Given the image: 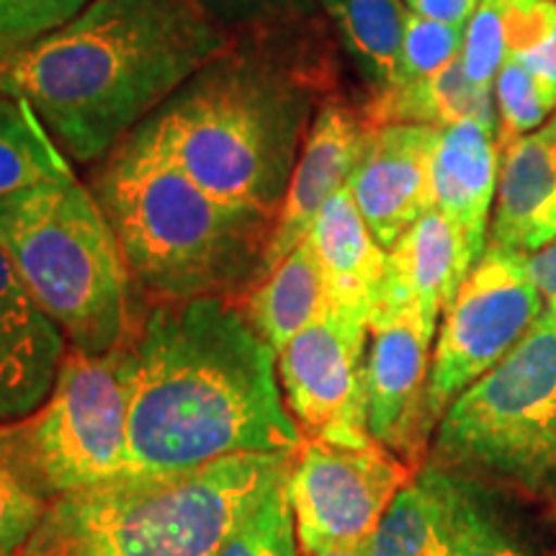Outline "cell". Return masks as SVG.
<instances>
[{
  "label": "cell",
  "mask_w": 556,
  "mask_h": 556,
  "mask_svg": "<svg viewBox=\"0 0 556 556\" xmlns=\"http://www.w3.org/2000/svg\"><path fill=\"white\" fill-rule=\"evenodd\" d=\"M96 0H26L45 34L60 29L70 18H75L83 9H88Z\"/></svg>",
  "instance_id": "cell-36"
},
{
  "label": "cell",
  "mask_w": 556,
  "mask_h": 556,
  "mask_svg": "<svg viewBox=\"0 0 556 556\" xmlns=\"http://www.w3.org/2000/svg\"><path fill=\"white\" fill-rule=\"evenodd\" d=\"M45 500L21 482L0 456V556H16L47 513Z\"/></svg>",
  "instance_id": "cell-30"
},
{
  "label": "cell",
  "mask_w": 556,
  "mask_h": 556,
  "mask_svg": "<svg viewBox=\"0 0 556 556\" xmlns=\"http://www.w3.org/2000/svg\"><path fill=\"white\" fill-rule=\"evenodd\" d=\"M65 332L31 302H0V426L31 415L52 392Z\"/></svg>",
  "instance_id": "cell-19"
},
{
  "label": "cell",
  "mask_w": 556,
  "mask_h": 556,
  "mask_svg": "<svg viewBox=\"0 0 556 556\" xmlns=\"http://www.w3.org/2000/svg\"><path fill=\"white\" fill-rule=\"evenodd\" d=\"M90 191L137 291L155 304L201 296L240 302L261 281L276 214L206 191L142 129L101 160Z\"/></svg>",
  "instance_id": "cell-3"
},
{
  "label": "cell",
  "mask_w": 556,
  "mask_h": 556,
  "mask_svg": "<svg viewBox=\"0 0 556 556\" xmlns=\"http://www.w3.org/2000/svg\"><path fill=\"white\" fill-rule=\"evenodd\" d=\"M477 261L462 227L433 206L387 250L384 287L374 315L409 307L438 330V319Z\"/></svg>",
  "instance_id": "cell-15"
},
{
  "label": "cell",
  "mask_w": 556,
  "mask_h": 556,
  "mask_svg": "<svg viewBox=\"0 0 556 556\" xmlns=\"http://www.w3.org/2000/svg\"><path fill=\"white\" fill-rule=\"evenodd\" d=\"M544 312L528 255L486 240V248L458 287L438 325L428 379V426L438 420L464 389L484 377L516 348Z\"/></svg>",
  "instance_id": "cell-9"
},
{
  "label": "cell",
  "mask_w": 556,
  "mask_h": 556,
  "mask_svg": "<svg viewBox=\"0 0 556 556\" xmlns=\"http://www.w3.org/2000/svg\"><path fill=\"white\" fill-rule=\"evenodd\" d=\"M294 454L232 456L184 475H124L67 492L16 556H214Z\"/></svg>",
  "instance_id": "cell-5"
},
{
  "label": "cell",
  "mask_w": 556,
  "mask_h": 556,
  "mask_svg": "<svg viewBox=\"0 0 556 556\" xmlns=\"http://www.w3.org/2000/svg\"><path fill=\"white\" fill-rule=\"evenodd\" d=\"M415 475L374 438H302L287 482L299 554L364 546Z\"/></svg>",
  "instance_id": "cell-10"
},
{
  "label": "cell",
  "mask_w": 556,
  "mask_h": 556,
  "mask_svg": "<svg viewBox=\"0 0 556 556\" xmlns=\"http://www.w3.org/2000/svg\"><path fill=\"white\" fill-rule=\"evenodd\" d=\"M556 240V139L544 129L507 144L492 212L490 242L536 253Z\"/></svg>",
  "instance_id": "cell-16"
},
{
  "label": "cell",
  "mask_w": 556,
  "mask_h": 556,
  "mask_svg": "<svg viewBox=\"0 0 556 556\" xmlns=\"http://www.w3.org/2000/svg\"><path fill=\"white\" fill-rule=\"evenodd\" d=\"M67 155L24 99L0 93V199L70 180Z\"/></svg>",
  "instance_id": "cell-23"
},
{
  "label": "cell",
  "mask_w": 556,
  "mask_h": 556,
  "mask_svg": "<svg viewBox=\"0 0 556 556\" xmlns=\"http://www.w3.org/2000/svg\"><path fill=\"white\" fill-rule=\"evenodd\" d=\"M500 157L497 131L464 122L441 129L430 165L435 208L462 227L477 258H482L486 248Z\"/></svg>",
  "instance_id": "cell-18"
},
{
  "label": "cell",
  "mask_w": 556,
  "mask_h": 556,
  "mask_svg": "<svg viewBox=\"0 0 556 556\" xmlns=\"http://www.w3.org/2000/svg\"><path fill=\"white\" fill-rule=\"evenodd\" d=\"M0 248L70 348L101 356L135 343L139 291L88 186L70 178L0 199Z\"/></svg>",
  "instance_id": "cell-6"
},
{
  "label": "cell",
  "mask_w": 556,
  "mask_h": 556,
  "mask_svg": "<svg viewBox=\"0 0 556 556\" xmlns=\"http://www.w3.org/2000/svg\"><path fill=\"white\" fill-rule=\"evenodd\" d=\"M368 323L330 309L278 353L283 402L302 438L366 441Z\"/></svg>",
  "instance_id": "cell-11"
},
{
  "label": "cell",
  "mask_w": 556,
  "mask_h": 556,
  "mask_svg": "<svg viewBox=\"0 0 556 556\" xmlns=\"http://www.w3.org/2000/svg\"><path fill=\"white\" fill-rule=\"evenodd\" d=\"M441 129L428 124H384L374 127L348 191L361 217L384 250L397 245L402 235L435 206L433 152Z\"/></svg>",
  "instance_id": "cell-13"
},
{
  "label": "cell",
  "mask_w": 556,
  "mask_h": 556,
  "mask_svg": "<svg viewBox=\"0 0 556 556\" xmlns=\"http://www.w3.org/2000/svg\"><path fill=\"white\" fill-rule=\"evenodd\" d=\"M240 307L276 356L315 319L328 315V283L309 240L291 250L270 274L263 276L240 299Z\"/></svg>",
  "instance_id": "cell-21"
},
{
  "label": "cell",
  "mask_w": 556,
  "mask_h": 556,
  "mask_svg": "<svg viewBox=\"0 0 556 556\" xmlns=\"http://www.w3.org/2000/svg\"><path fill=\"white\" fill-rule=\"evenodd\" d=\"M278 356L240 302L152 304L135 338L127 475H184L232 456L296 454Z\"/></svg>",
  "instance_id": "cell-1"
},
{
  "label": "cell",
  "mask_w": 556,
  "mask_h": 556,
  "mask_svg": "<svg viewBox=\"0 0 556 556\" xmlns=\"http://www.w3.org/2000/svg\"><path fill=\"white\" fill-rule=\"evenodd\" d=\"M364 548L366 556H446V507L428 462L397 492Z\"/></svg>",
  "instance_id": "cell-24"
},
{
  "label": "cell",
  "mask_w": 556,
  "mask_h": 556,
  "mask_svg": "<svg viewBox=\"0 0 556 556\" xmlns=\"http://www.w3.org/2000/svg\"><path fill=\"white\" fill-rule=\"evenodd\" d=\"M312 556H366V548L364 546H356V548H332V552H319V554H312Z\"/></svg>",
  "instance_id": "cell-38"
},
{
  "label": "cell",
  "mask_w": 556,
  "mask_h": 556,
  "mask_svg": "<svg viewBox=\"0 0 556 556\" xmlns=\"http://www.w3.org/2000/svg\"><path fill=\"white\" fill-rule=\"evenodd\" d=\"M348 52L377 93L394 83L407 16L405 0H323Z\"/></svg>",
  "instance_id": "cell-25"
},
{
  "label": "cell",
  "mask_w": 556,
  "mask_h": 556,
  "mask_svg": "<svg viewBox=\"0 0 556 556\" xmlns=\"http://www.w3.org/2000/svg\"><path fill=\"white\" fill-rule=\"evenodd\" d=\"M287 482L289 471L263 492L214 556H299Z\"/></svg>",
  "instance_id": "cell-26"
},
{
  "label": "cell",
  "mask_w": 556,
  "mask_h": 556,
  "mask_svg": "<svg viewBox=\"0 0 556 556\" xmlns=\"http://www.w3.org/2000/svg\"><path fill=\"white\" fill-rule=\"evenodd\" d=\"M131 379L135 343L101 356L70 348L47 400L31 415L0 426V456L47 505L124 475Z\"/></svg>",
  "instance_id": "cell-8"
},
{
  "label": "cell",
  "mask_w": 556,
  "mask_h": 556,
  "mask_svg": "<svg viewBox=\"0 0 556 556\" xmlns=\"http://www.w3.org/2000/svg\"><path fill=\"white\" fill-rule=\"evenodd\" d=\"M531 67V73L536 75L541 90H544V99L552 109H556V29L552 31L544 45L536 47L533 52H528L520 58Z\"/></svg>",
  "instance_id": "cell-35"
},
{
  "label": "cell",
  "mask_w": 556,
  "mask_h": 556,
  "mask_svg": "<svg viewBox=\"0 0 556 556\" xmlns=\"http://www.w3.org/2000/svg\"><path fill=\"white\" fill-rule=\"evenodd\" d=\"M307 240L323 266L330 309L371 323L384 287L387 250L361 217L348 186L323 206Z\"/></svg>",
  "instance_id": "cell-17"
},
{
  "label": "cell",
  "mask_w": 556,
  "mask_h": 556,
  "mask_svg": "<svg viewBox=\"0 0 556 556\" xmlns=\"http://www.w3.org/2000/svg\"><path fill=\"white\" fill-rule=\"evenodd\" d=\"M45 37L26 0H0V75L26 47Z\"/></svg>",
  "instance_id": "cell-32"
},
{
  "label": "cell",
  "mask_w": 556,
  "mask_h": 556,
  "mask_svg": "<svg viewBox=\"0 0 556 556\" xmlns=\"http://www.w3.org/2000/svg\"><path fill=\"white\" fill-rule=\"evenodd\" d=\"M364 116L371 129L384 127V124H428V127L443 129L475 122L497 131V106L492 88L469 80L462 58L433 78L381 90L368 103Z\"/></svg>",
  "instance_id": "cell-22"
},
{
  "label": "cell",
  "mask_w": 556,
  "mask_h": 556,
  "mask_svg": "<svg viewBox=\"0 0 556 556\" xmlns=\"http://www.w3.org/2000/svg\"><path fill=\"white\" fill-rule=\"evenodd\" d=\"M368 135L371 124L366 116L343 103H325L317 111L291 173L287 197L278 208L274 238L263 261V276L309 238L317 214L356 170Z\"/></svg>",
  "instance_id": "cell-14"
},
{
  "label": "cell",
  "mask_w": 556,
  "mask_h": 556,
  "mask_svg": "<svg viewBox=\"0 0 556 556\" xmlns=\"http://www.w3.org/2000/svg\"><path fill=\"white\" fill-rule=\"evenodd\" d=\"M541 129H544L548 137H554V139H556V109H554L552 119H548V122H546V124H544V127H541Z\"/></svg>",
  "instance_id": "cell-39"
},
{
  "label": "cell",
  "mask_w": 556,
  "mask_h": 556,
  "mask_svg": "<svg viewBox=\"0 0 556 556\" xmlns=\"http://www.w3.org/2000/svg\"><path fill=\"white\" fill-rule=\"evenodd\" d=\"M428 464L446 507V556H544L490 484Z\"/></svg>",
  "instance_id": "cell-20"
},
{
  "label": "cell",
  "mask_w": 556,
  "mask_h": 556,
  "mask_svg": "<svg viewBox=\"0 0 556 556\" xmlns=\"http://www.w3.org/2000/svg\"><path fill=\"white\" fill-rule=\"evenodd\" d=\"M405 5L417 16H426L443 24L467 26L479 0H405Z\"/></svg>",
  "instance_id": "cell-34"
},
{
  "label": "cell",
  "mask_w": 556,
  "mask_h": 556,
  "mask_svg": "<svg viewBox=\"0 0 556 556\" xmlns=\"http://www.w3.org/2000/svg\"><path fill=\"white\" fill-rule=\"evenodd\" d=\"M492 86L497 106V144L503 152L516 139L536 131L554 109L546 103L536 75L520 58H507Z\"/></svg>",
  "instance_id": "cell-27"
},
{
  "label": "cell",
  "mask_w": 556,
  "mask_h": 556,
  "mask_svg": "<svg viewBox=\"0 0 556 556\" xmlns=\"http://www.w3.org/2000/svg\"><path fill=\"white\" fill-rule=\"evenodd\" d=\"M464 34H467V26L443 24V21L417 16L409 11L397 75L389 88L413 86L446 70L451 62L462 58Z\"/></svg>",
  "instance_id": "cell-28"
},
{
  "label": "cell",
  "mask_w": 556,
  "mask_h": 556,
  "mask_svg": "<svg viewBox=\"0 0 556 556\" xmlns=\"http://www.w3.org/2000/svg\"><path fill=\"white\" fill-rule=\"evenodd\" d=\"M528 274L544 299V309L556 317V240L528 255Z\"/></svg>",
  "instance_id": "cell-33"
},
{
  "label": "cell",
  "mask_w": 556,
  "mask_h": 556,
  "mask_svg": "<svg viewBox=\"0 0 556 556\" xmlns=\"http://www.w3.org/2000/svg\"><path fill=\"white\" fill-rule=\"evenodd\" d=\"M232 45L197 0H96L26 47L0 75L60 150L101 163Z\"/></svg>",
  "instance_id": "cell-2"
},
{
  "label": "cell",
  "mask_w": 556,
  "mask_h": 556,
  "mask_svg": "<svg viewBox=\"0 0 556 556\" xmlns=\"http://www.w3.org/2000/svg\"><path fill=\"white\" fill-rule=\"evenodd\" d=\"M197 3L232 34L235 29H261L270 21L307 11L312 0H197Z\"/></svg>",
  "instance_id": "cell-31"
},
{
  "label": "cell",
  "mask_w": 556,
  "mask_h": 556,
  "mask_svg": "<svg viewBox=\"0 0 556 556\" xmlns=\"http://www.w3.org/2000/svg\"><path fill=\"white\" fill-rule=\"evenodd\" d=\"M435 330L417 309L377 312L366 345V428L374 441L397 454L409 469L426 467L428 379Z\"/></svg>",
  "instance_id": "cell-12"
},
{
  "label": "cell",
  "mask_w": 556,
  "mask_h": 556,
  "mask_svg": "<svg viewBox=\"0 0 556 556\" xmlns=\"http://www.w3.org/2000/svg\"><path fill=\"white\" fill-rule=\"evenodd\" d=\"M312 109L302 70L232 39L137 129L206 191L278 217Z\"/></svg>",
  "instance_id": "cell-4"
},
{
  "label": "cell",
  "mask_w": 556,
  "mask_h": 556,
  "mask_svg": "<svg viewBox=\"0 0 556 556\" xmlns=\"http://www.w3.org/2000/svg\"><path fill=\"white\" fill-rule=\"evenodd\" d=\"M438 467L531 497L556 490V317L533 328L451 402L435 426Z\"/></svg>",
  "instance_id": "cell-7"
},
{
  "label": "cell",
  "mask_w": 556,
  "mask_h": 556,
  "mask_svg": "<svg viewBox=\"0 0 556 556\" xmlns=\"http://www.w3.org/2000/svg\"><path fill=\"white\" fill-rule=\"evenodd\" d=\"M0 302H24V304L31 302V296L26 294L24 283H21L16 270H13L9 255L3 253V248H0Z\"/></svg>",
  "instance_id": "cell-37"
},
{
  "label": "cell",
  "mask_w": 556,
  "mask_h": 556,
  "mask_svg": "<svg viewBox=\"0 0 556 556\" xmlns=\"http://www.w3.org/2000/svg\"><path fill=\"white\" fill-rule=\"evenodd\" d=\"M507 58H510V45H507L505 0H479L464 34V73L479 86L492 88Z\"/></svg>",
  "instance_id": "cell-29"
}]
</instances>
